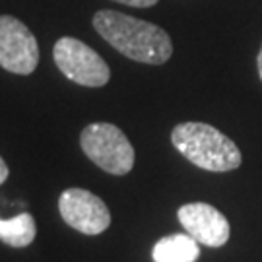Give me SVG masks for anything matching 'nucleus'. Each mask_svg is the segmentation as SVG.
Listing matches in <instances>:
<instances>
[{"label":"nucleus","mask_w":262,"mask_h":262,"mask_svg":"<svg viewBox=\"0 0 262 262\" xmlns=\"http://www.w3.org/2000/svg\"><path fill=\"white\" fill-rule=\"evenodd\" d=\"M94 28L121 55L144 64H165L173 55V43L165 29L115 10H99Z\"/></svg>","instance_id":"nucleus-1"},{"label":"nucleus","mask_w":262,"mask_h":262,"mask_svg":"<svg viewBox=\"0 0 262 262\" xmlns=\"http://www.w3.org/2000/svg\"><path fill=\"white\" fill-rule=\"evenodd\" d=\"M171 142L190 163L204 171L225 173L241 165L237 144L206 122H181L171 132Z\"/></svg>","instance_id":"nucleus-2"},{"label":"nucleus","mask_w":262,"mask_h":262,"mask_svg":"<svg viewBox=\"0 0 262 262\" xmlns=\"http://www.w3.org/2000/svg\"><path fill=\"white\" fill-rule=\"evenodd\" d=\"M80 146L99 169L126 175L134 167V148L126 134L111 122H92L80 134Z\"/></svg>","instance_id":"nucleus-3"},{"label":"nucleus","mask_w":262,"mask_h":262,"mask_svg":"<svg viewBox=\"0 0 262 262\" xmlns=\"http://www.w3.org/2000/svg\"><path fill=\"white\" fill-rule=\"evenodd\" d=\"M56 68L78 85L101 88L111 80V70L101 56L84 41L76 37H60L53 49Z\"/></svg>","instance_id":"nucleus-4"},{"label":"nucleus","mask_w":262,"mask_h":262,"mask_svg":"<svg viewBox=\"0 0 262 262\" xmlns=\"http://www.w3.org/2000/svg\"><path fill=\"white\" fill-rule=\"evenodd\" d=\"M39 64V45L29 28L14 16H0V66L29 76Z\"/></svg>","instance_id":"nucleus-5"},{"label":"nucleus","mask_w":262,"mask_h":262,"mask_svg":"<svg viewBox=\"0 0 262 262\" xmlns=\"http://www.w3.org/2000/svg\"><path fill=\"white\" fill-rule=\"evenodd\" d=\"M66 224L84 235H99L111 225V212L101 198L85 188H66L58 198Z\"/></svg>","instance_id":"nucleus-6"},{"label":"nucleus","mask_w":262,"mask_h":262,"mask_svg":"<svg viewBox=\"0 0 262 262\" xmlns=\"http://www.w3.org/2000/svg\"><path fill=\"white\" fill-rule=\"evenodd\" d=\"M179 222L198 245L204 247H224L229 241L231 227L229 222L217 208L206 202H190L179 208Z\"/></svg>","instance_id":"nucleus-7"},{"label":"nucleus","mask_w":262,"mask_h":262,"mask_svg":"<svg viewBox=\"0 0 262 262\" xmlns=\"http://www.w3.org/2000/svg\"><path fill=\"white\" fill-rule=\"evenodd\" d=\"M154 262H196L200 245L188 233L167 235L154 245Z\"/></svg>","instance_id":"nucleus-8"},{"label":"nucleus","mask_w":262,"mask_h":262,"mask_svg":"<svg viewBox=\"0 0 262 262\" xmlns=\"http://www.w3.org/2000/svg\"><path fill=\"white\" fill-rule=\"evenodd\" d=\"M37 227L31 214H19L12 220L0 217V241L14 249L29 247L35 239Z\"/></svg>","instance_id":"nucleus-9"},{"label":"nucleus","mask_w":262,"mask_h":262,"mask_svg":"<svg viewBox=\"0 0 262 262\" xmlns=\"http://www.w3.org/2000/svg\"><path fill=\"white\" fill-rule=\"evenodd\" d=\"M113 2H119L124 6H132V8H150L154 4H158L159 0H113Z\"/></svg>","instance_id":"nucleus-10"},{"label":"nucleus","mask_w":262,"mask_h":262,"mask_svg":"<svg viewBox=\"0 0 262 262\" xmlns=\"http://www.w3.org/2000/svg\"><path fill=\"white\" fill-rule=\"evenodd\" d=\"M8 173H10V169H8V165H6V161L0 158V185L8 179Z\"/></svg>","instance_id":"nucleus-11"},{"label":"nucleus","mask_w":262,"mask_h":262,"mask_svg":"<svg viewBox=\"0 0 262 262\" xmlns=\"http://www.w3.org/2000/svg\"><path fill=\"white\" fill-rule=\"evenodd\" d=\"M256 64H258V74H260V80H262V47H260V53H258V58H256Z\"/></svg>","instance_id":"nucleus-12"}]
</instances>
